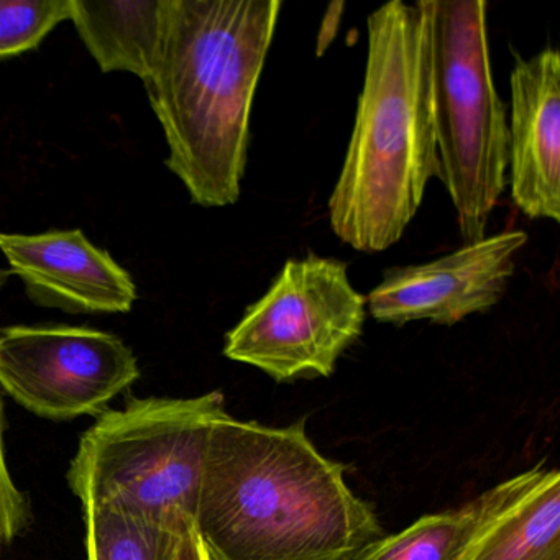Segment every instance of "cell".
<instances>
[{"mask_svg":"<svg viewBox=\"0 0 560 560\" xmlns=\"http://www.w3.org/2000/svg\"><path fill=\"white\" fill-rule=\"evenodd\" d=\"M431 47L432 124L438 178L447 189L464 244L487 237L508 185L506 106L491 73L485 0H421Z\"/></svg>","mask_w":560,"mask_h":560,"instance_id":"obj_4","label":"cell"},{"mask_svg":"<svg viewBox=\"0 0 560 560\" xmlns=\"http://www.w3.org/2000/svg\"><path fill=\"white\" fill-rule=\"evenodd\" d=\"M192 523L211 560H355L386 536L304 421L231 415L212 429Z\"/></svg>","mask_w":560,"mask_h":560,"instance_id":"obj_1","label":"cell"},{"mask_svg":"<svg viewBox=\"0 0 560 560\" xmlns=\"http://www.w3.org/2000/svg\"><path fill=\"white\" fill-rule=\"evenodd\" d=\"M139 376L137 357L114 334L81 326L0 329V386L40 418L100 416Z\"/></svg>","mask_w":560,"mask_h":560,"instance_id":"obj_7","label":"cell"},{"mask_svg":"<svg viewBox=\"0 0 560 560\" xmlns=\"http://www.w3.org/2000/svg\"><path fill=\"white\" fill-rule=\"evenodd\" d=\"M166 0H71L70 21L103 73H152L165 25Z\"/></svg>","mask_w":560,"mask_h":560,"instance_id":"obj_12","label":"cell"},{"mask_svg":"<svg viewBox=\"0 0 560 560\" xmlns=\"http://www.w3.org/2000/svg\"><path fill=\"white\" fill-rule=\"evenodd\" d=\"M221 392L129 398L81 435L67 480L83 506L113 504L152 520L195 517L209 439L225 411Z\"/></svg>","mask_w":560,"mask_h":560,"instance_id":"obj_5","label":"cell"},{"mask_svg":"<svg viewBox=\"0 0 560 560\" xmlns=\"http://www.w3.org/2000/svg\"><path fill=\"white\" fill-rule=\"evenodd\" d=\"M173 560H211L198 530H196L195 523H189L183 530Z\"/></svg>","mask_w":560,"mask_h":560,"instance_id":"obj_17","label":"cell"},{"mask_svg":"<svg viewBox=\"0 0 560 560\" xmlns=\"http://www.w3.org/2000/svg\"><path fill=\"white\" fill-rule=\"evenodd\" d=\"M511 198L529 219L560 221V54L514 55L511 70Z\"/></svg>","mask_w":560,"mask_h":560,"instance_id":"obj_10","label":"cell"},{"mask_svg":"<svg viewBox=\"0 0 560 560\" xmlns=\"http://www.w3.org/2000/svg\"><path fill=\"white\" fill-rule=\"evenodd\" d=\"M527 238L524 231H504L428 264L389 268L366 296V310L393 326L415 320L455 326L488 313L506 294Z\"/></svg>","mask_w":560,"mask_h":560,"instance_id":"obj_8","label":"cell"},{"mask_svg":"<svg viewBox=\"0 0 560 560\" xmlns=\"http://www.w3.org/2000/svg\"><path fill=\"white\" fill-rule=\"evenodd\" d=\"M281 9V0H166L143 84L165 133V165L201 208L241 199L252 106Z\"/></svg>","mask_w":560,"mask_h":560,"instance_id":"obj_2","label":"cell"},{"mask_svg":"<svg viewBox=\"0 0 560 560\" xmlns=\"http://www.w3.org/2000/svg\"><path fill=\"white\" fill-rule=\"evenodd\" d=\"M31 504L15 487L4 454V405L0 399V547L11 544L31 523Z\"/></svg>","mask_w":560,"mask_h":560,"instance_id":"obj_16","label":"cell"},{"mask_svg":"<svg viewBox=\"0 0 560 560\" xmlns=\"http://www.w3.org/2000/svg\"><path fill=\"white\" fill-rule=\"evenodd\" d=\"M369 50L355 126L329 199L330 229L363 254L393 247L438 176L431 47L421 0L366 19Z\"/></svg>","mask_w":560,"mask_h":560,"instance_id":"obj_3","label":"cell"},{"mask_svg":"<svg viewBox=\"0 0 560 560\" xmlns=\"http://www.w3.org/2000/svg\"><path fill=\"white\" fill-rule=\"evenodd\" d=\"M0 250L40 306L71 314H124L136 304L129 271L81 231L2 232Z\"/></svg>","mask_w":560,"mask_h":560,"instance_id":"obj_9","label":"cell"},{"mask_svg":"<svg viewBox=\"0 0 560 560\" xmlns=\"http://www.w3.org/2000/svg\"><path fill=\"white\" fill-rule=\"evenodd\" d=\"M88 560H173L183 530L192 523L152 520L113 504L84 508Z\"/></svg>","mask_w":560,"mask_h":560,"instance_id":"obj_14","label":"cell"},{"mask_svg":"<svg viewBox=\"0 0 560 560\" xmlns=\"http://www.w3.org/2000/svg\"><path fill=\"white\" fill-rule=\"evenodd\" d=\"M366 296L336 258H291L225 336L224 355L277 382L330 376L362 337Z\"/></svg>","mask_w":560,"mask_h":560,"instance_id":"obj_6","label":"cell"},{"mask_svg":"<svg viewBox=\"0 0 560 560\" xmlns=\"http://www.w3.org/2000/svg\"><path fill=\"white\" fill-rule=\"evenodd\" d=\"M540 468L508 478L462 506L419 517L355 560H465L481 530L537 480Z\"/></svg>","mask_w":560,"mask_h":560,"instance_id":"obj_11","label":"cell"},{"mask_svg":"<svg viewBox=\"0 0 560 560\" xmlns=\"http://www.w3.org/2000/svg\"><path fill=\"white\" fill-rule=\"evenodd\" d=\"M70 14L71 0H0V60L40 47Z\"/></svg>","mask_w":560,"mask_h":560,"instance_id":"obj_15","label":"cell"},{"mask_svg":"<svg viewBox=\"0 0 560 560\" xmlns=\"http://www.w3.org/2000/svg\"><path fill=\"white\" fill-rule=\"evenodd\" d=\"M465 560H560V475L540 468L537 480L501 511Z\"/></svg>","mask_w":560,"mask_h":560,"instance_id":"obj_13","label":"cell"}]
</instances>
